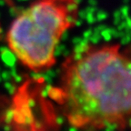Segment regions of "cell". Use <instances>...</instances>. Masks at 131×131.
I'll return each instance as SVG.
<instances>
[{
    "label": "cell",
    "instance_id": "3",
    "mask_svg": "<svg viewBox=\"0 0 131 131\" xmlns=\"http://www.w3.org/2000/svg\"><path fill=\"white\" fill-rule=\"evenodd\" d=\"M2 37V27H1V25H0V39Z\"/></svg>",
    "mask_w": 131,
    "mask_h": 131
},
{
    "label": "cell",
    "instance_id": "1",
    "mask_svg": "<svg viewBox=\"0 0 131 131\" xmlns=\"http://www.w3.org/2000/svg\"><path fill=\"white\" fill-rule=\"evenodd\" d=\"M51 96L76 128H124L131 121V51L116 44L77 49Z\"/></svg>",
    "mask_w": 131,
    "mask_h": 131
},
{
    "label": "cell",
    "instance_id": "2",
    "mask_svg": "<svg viewBox=\"0 0 131 131\" xmlns=\"http://www.w3.org/2000/svg\"><path fill=\"white\" fill-rule=\"evenodd\" d=\"M78 11V0H34L10 25L8 47L28 69H49L56 64L60 39L76 25Z\"/></svg>",
    "mask_w": 131,
    "mask_h": 131
}]
</instances>
